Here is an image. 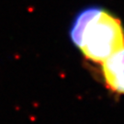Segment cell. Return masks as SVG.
<instances>
[{
  "label": "cell",
  "mask_w": 124,
  "mask_h": 124,
  "mask_svg": "<svg viewBox=\"0 0 124 124\" xmlns=\"http://www.w3.org/2000/svg\"><path fill=\"white\" fill-rule=\"evenodd\" d=\"M102 74L108 86L124 94V47L102 62Z\"/></svg>",
  "instance_id": "2"
},
{
  "label": "cell",
  "mask_w": 124,
  "mask_h": 124,
  "mask_svg": "<svg viewBox=\"0 0 124 124\" xmlns=\"http://www.w3.org/2000/svg\"><path fill=\"white\" fill-rule=\"evenodd\" d=\"M75 28V39L85 56L95 62H102L124 47V31L121 22L113 15L99 11Z\"/></svg>",
  "instance_id": "1"
}]
</instances>
